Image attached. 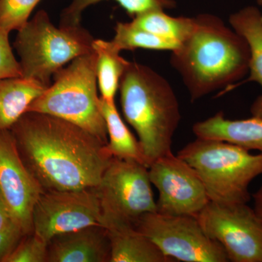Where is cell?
<instances>
[{"label":"cell","mask_w":262,"mask_h":262,"mask_svg":"<svg viewBox=\"0 0 262 262\" xmlns=\"http://www.w3.org/2000/svg\"><path fill=\"white\" fill-rule=\"evenodd\" d=\"M10 130L24 163L44 191L97 187L113 158L97 136L47 114L28 112Z\"/></svg>","instance_id":"1"},{"label":"cell","mask_w":262,"mask_h":262,"mask_svg":"<svg viewBox=\"0 0 262 262\" xmlns=\"http://www.w3.org/2000/svg\"><path fill=\"white\" fill-rule=\"evenodd\" d=\"M170 64L182 76L195 101L217 90L232 88L247 75L250 49L242 36L216 15L194 17L192 32L171 52Z\"/></svg>","instance_id":"2"},{"label":"cell","mask_w":262,"mask_h":262,"mask_svg":"<svg viewBox=\"0 0 262 262\" xmlns=\"http://www.w3.org/2000/svg\"><path fill=\"white\" fill-rule=\"evenodd\" d=\"M119 91L122 113L135 130L149 165L171 152L181 121L178 99L163 76L147 66L130 62Z\"/></svg>","instance_id":"3"},{"label":"cell","mask_w":262,"mask_h":262,"mask_svg":"<svg viewBox=\"0 0 262 262\" xmlns=\"http://www.w3.org/2000/svg\"><path fill=\"white\" fill-rule=\"evenodd\" d=\"M177 155L195 170L213 203H248L250 184L262 174V153L227 141L196 138Z\"/></svg>","instance_id":"4"},{"label":"cell","mask_w":262,"mask_h":262,"mask_svg":"<svg viewBox=\"0 0 262 262\" xmlns=\"http://www.w3.org/2000/svg\"><path fill=\"white\" fill-rule=\"evenodd\" d=\"M95 39L81 26L56 27L45 10H39L18 31L13 46L22 76L48 88L51 77L78 57L94 51Z\"/></svg>","instance_id":"5"},{"label":"cell","mask_w":262,"mask_h":262,"mask_svg":"<svg viewBox=\"0 0 262 262\" xmlns=\"http://www.w3.org/2000/svg\"><path fill=\"white\" fill-rule=\"evenodd\" d=\"M97 53L78 57L53 75V82L27 110L72 122L107 144L106 122L99 107L96 77Z\"/></svg>","instance_id":"6"},{"label":"cell","mask_w":262,"mask_h":262,"mask_svg":"<svg viewBox=\"0 0 262 262\" xmlns=\"http://www.w3.org/2000/svg\"><path fill=\"white\" fill-rule=\"evenodd\" d=\"M106 229L133 226L145 213L157 211L149 168L113 158L96 187Z\"/></svg>","instance_id":"7"},{"label":"cell","mask_w":262,"mask_h":262,"mask_svg":"<svg viewBox=\"0 0 262 262\" xmlns=\"http://www.w3.org/2000/svg\"><path fill=\"white\" fill-rule=\"evenodd\" d=\"M134 228L174 261H229L222 245L205 232L195 216L151 212L141 216Z\"/></svg>","instance_id":"8"},{"label":"cell","mask_w":262,"mask_h":262,"mask_svg":"<svg viewBox=\"0 0 262 262\" xmlns=\"http://www.w3.org/2000/svg\"><path fill=\"white\" fill-rule=\"evenodd\" d=\"M196 218L222 245L229 261L262 262V220L247 203L210 202Z\"/></svg>","instance_id":"9"},{"label":"cell","mask_w":262,"mask_h":262,"mask_svg":"<svg viewBox=\"0 0 262 262\" xmlns=\"http://www.w3.org/2000/svg\"><path fill=\"white\" fill-rule=\"evenodd\" d=\"M33 232L48 243L58 234L91 225H102L96 187L44 191L32 213Z\"/></svg>","instance_id":"10"},{"label":"cell","mask_w":262,"mask_h":262,"mask_svg":"<svg viewBox=\"0 0 262 262\" xmlns=\"http://www.w3.org/2000/svg\"><path fill=\"white\" fill-rule=\"evenodd\" d=\"M149 175L159 192L158 213L196 217L211 202L195 170L172 151L151 163Z\"/></svg>","instance_id":"11"},{"label":"cell","mask_w":262,"mask_h":262,"mask_svg":"<svg viewBox=\"0 0 262 262\" xmlns=\"http://www.w3.org/2000/svg\"><path fill=\"white\" fill-rule=\"evenodd\" d=\"M43 192L20 158L11 131L0 130V195L24 234L33 232V210Z\"/></svg>","instance_id":"12"},{"label":"cell","mask_w":262,"mask_h":262,"mask_svg":"<svg viewBox=\"0 0 262 262\" xmlns=\"http://www.w3.org/2000/svg\"><path fill=\"white\" fill-rule=\"evenodd\" d=\"M107 229L91 225L58 234L48 244L47 262H110Z\"/></svg>","instance_id":"13"},{"label":"cell","mask_w":262,"mask_h":262,"mask_svg":"<svg viewBox=\"0 0 262 262\" xmlns=\"http://www.w3.org/2000/svg\"><path fill=\"white\" fill-rule=\"evenodd\" d=\"M196 138L232 143L248 150L262 153V118L229 120L222 112L193 125Z\"/></svg>","instance_id":"14"},{"label":"cell","mask_w":262,"mask_h":262,"mask_svg":"<svg viewBox=\"0 0 262 262\" xmlns=\"http://www.w3.org/2000/svg\"><path fill=\"white\" fill-rule=\"evenodd\" d=\"M232 28L246 39L250 49V74L246 82H256L262 88L261 13L255 6H248L229 17ZM253 117L262 118V94L251 107Z\"/></svg>","instance_id":"15"},{"label":"cell","mask_w":262,"mask_h":262,"mask_svg":"<svg viewBox=\"0 0 262 262\" xmlns=\"http://www.w3.org/2000/svg\"><path fill=\"white\" fill-rule=\"evenodd\" d=\"M111 247L110 262H174L133 226L107 229Z\"/></svg>","instance_id":"16"},{"label":"cell","mask_w":262,"mask_h":262,"mask_svg":"<svg viewBox=\"0 0 262 262\" xmlns=\"http://www.w3.org/2000/svg\"><path fill=\"white\" fill-rule=\"evenodd\" d=\"M46 89L38 81L24 77L0 80V130H10Z\"/></svg>","instance_id":"17"},{"label":"cell","mask_w":262,"mask_h":262,"mask_svg":"<svg viewBox=\"0 0 262 262\" xmlns=\"http://www.w3.org/2000/svg\"><path fill=\"white\" fill-rule=\"evenodd\" d=\"M99 107L106 122L108 134L106 148L108 152L113 158L131 160L149 168V162L139 139H136L122 120L116 104H110L100 97Z\"/></svg>","instance_id":"18"},{"label":"cell","mask_w":262,"mask_h":262,"mask_svg":"<svg viewBox=\"0 0 262 262\" xmlns=\"http://www.w3.org/2000/svg\"><path fill=\"white\" fill-rule=\"evenodd\" d=\"M93 47L97 53L96 77L101 93L100 97L114 104L122 75L130 61L120 56V51L113 46L111 40L95 39Z\"/></svg>","instance_id":"19"},{"label":"cell","mask_w":262,"mask_h":262,"mask_svg":"<svg viewBox=\"0 0 262 262\" xmlns=\"http://www.w3.org/2000/svg\"><path fill=\"white\" fill-rule=\"evenodd\" d=\"M130 22L138 28L175 43L179 47L192 32L194 17H174L167 14L165 10H153L136 15Z\"/></svg>","instance_id":"20"},{"label":"cell","mask_w":262,"mask_h":262,"mask_svg":"<svg viewBox=\"0 0 262 262\" xmlns=\"http://www.w3.org/2000/svg\"><path fill=\"white\" fill-rule=\"evenodd\" d=\"M108 0H72V3L63 10L61 24H81L82 12L91 5ZM126 11L131 18L136 15L153 10H168L176 8L175 0H113Z\"/></svg>","instance_id":"21"},{"label":"cell","mask_w":262,"mask_h":262,"mask_svg":"<svg viewBox=\"0 0 262 262\" xmlns=\"http://www.w3.org/2000/svg\"><path fill=\"white\" fill-rule=\"evenodd\" d=\"M115 30L111 42L120 52L136 49L172 52L178 48L175 43L138 28L131 22H117Z\"/></svg>","instance_id":"22"},{"label":"cell","mask_w":262,"mask_h":262,"mask_svg":"<svg viewBox=\"0 0 262 262\" xmlns=\"http://www.w3.org/2000/svg\"><path fill=\"white\" fill-rule=\"evenodd\" d=\"M41 0H0V28L10 33L20 30Z\"/></svg>","instance_id":"23"},{"label":"cell","mask_w":262,"mask_h":262,"mask_svg":"<svg viewBox=\"0 0 262 262\" xmlns=\"http://www.w3.org/2000/svg\"><path fill=\"white\" fill-rule=\"evenodd\" d=\"M48 244L35 232L25 234L3 262H47Z\"/></svg>","instance_id":"24"},{"label":"cell","mask_w":262,"mask_h":262,"mask_svg":"<svg viewBox=\"0 0 262 262\" xmlns=\"http://www.w3.org/2000/svg\"><path fill=\"white\" fill-rule=\"evenodd\" d=\"M20 77L21 67L10 46L9 33L0 28V80Z\"/></svg>","instance_id":"25"},{"label":"cell","mask_w":262,"mask_h":262,"mask_svg":"<svg viewBox=\"0 0 262 262\" xmlns=\"http://www.w3.org/2000/svg\"><path fill=\"white\" fill-rule=\"evenodd\" d=\"M24 235L25 234L21 229L16 225L0 231V262H3V260L16 247Z\"/></svg>","instance_id":"26"},{"label":"cell","mask_w":262,"mask_h":262,"mask_svg":"<svg viewBox=\"0 0 262 262\" xmlns=\"http://www.w3.org/2000/svg\"><path fill=\"white\" fill-rule=\"evenodd\" d=\"M13 225H15V224L13 222L8 206H6L4 200L0 195V231L4 230Z\"/></svg>","instance_id":"27"},{"label":"cell","mask_w":262,"mask_h":262,"mask_svg":"<svg viewBox=\"0 0 262 262\" xmlns=\"http://www.w3.org/2000/svg\"><path fill=\"white\" fill-rule=\"evenodd\" d=\"M253 201H254L253 210L258 216L262 220V186L258 189L257 192L253 194Z\"/></svg>","instance_id":"28"},{"label":"cell","mask_w":262,"mask_h":262,"mask_svg":"<svg viewBox=\"0 0 262 262\" xmlns=\"http://www.w3.org/2000/svg\"><path fill=\"white\" fill-rule=\"evenodd\" d=\"M257 3L259 5H262V0H257ZM261 20H262V13H261Z\"/></svg>","instance_id":"29"}]
</instances>
